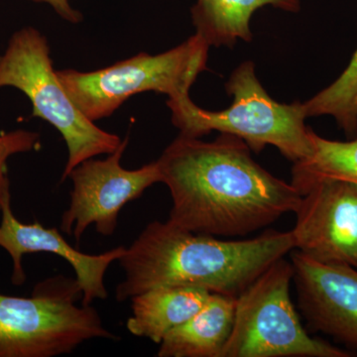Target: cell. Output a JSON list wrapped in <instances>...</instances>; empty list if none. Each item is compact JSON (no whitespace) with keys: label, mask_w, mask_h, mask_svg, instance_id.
I'll return each instance as SVG.
<instances>
[{"label":"cell","mask_w":357,"mask_h":357,"mask_svg":"<svg viewBox=\"0 0 357 357\" xmlns=\"http://www.w3.org/2000/svg\"><path fill=\"white\" fill-rule=\"evenodd\" d=\"M156 161L172 198L169 222L196 234L248 236L295 213L302 198L230 134L211 142L180 134Z\"/></svg>","instance_id":"obj_1"},{"label":"cell","mask_w":357,"mask_h":357,"mask_svg":"<svg viewBox=\"0 0 357 357\" xmlns=\"http://www.w3.org/2000/svg\"><path fill=\"white\" fill-rule=\"evenodd\" d=\"M294 250L292 232L267 229L255 238L222 241L167 220L152 222L119 258V302L168 286L238 297L273 263Z\"/></svg>","instance_id":"obj_2"},{"label":"cell","mask_w":357,"mask_h":357,"mask_svg":"<svg viewBox=\"0 0 357 357\" xmlns=\"http://www.w3.org/2000/svg\"><path fill=\"white\" fill-rule=\"evenodd\" d=\"M225 89L234 96V102L222 112L201 109L190 96L167 100L173 124L181 135L202 138L211 131L230 134L243 139L255 153L268 145L277 148L293 163L312 153V128L305 124L304 105L273 100L256 76L251 61L231 73Z\"/></svg>","instance_id":"obj_3"},{"label":"cell","mask_w":357,"mask_h":357,"mask_svg":"<svg viewBox=\"0 0 357 357\" xmlns=\"http://www.w3.org/2000/svg\"><path fill=\"white\" fill-rule=\"evenodd\" d=\"M83 292L62 275L35 286L31 297L0 294V357L72 354L95 338L117 340L95 307L77 306Z\"/></svg>","instance_id":"obj_4"},{"label":"cell","mask_w":357,"mask_h":357,"mask_svg":"<svg viewBox=\"0 0 357 357\" xmlns=\"http://www.w3.org/2000/svg\"><path fill=\"white\" fill-rule=\"evenodd\" d=\"M3 86L22 91L32 103V116L62 134L69 156L61 182L82 162L114 153L121 145L119 135L98 128L77 109L54 70L46 37L36 28L27 26L14 33L0 56V89Z\"/></svg>","instance_id":"obj_5"},{"label":"cell","mask_w":357,"mask_h":357,"mask_svg":"<svg viewBox=\"0 0 357 357\" xmlns=\"http://www.w3.org/2000/svg\"><path fill=\"white\" fill-rule=\"evenodd\" d=\"M210 45L198 34L171 50L149 55L139 53L115 64L93 70H57L68 95L89 121L109 117L128 98L145 91L180 100L206 70Z\"/></svg>","instance_id":"obj_6"},{"label":"cell","mask_w":357,"mask_h":357,"mask_svg":"<svg viewBox=\"0 0 357 357\" xmlns=\"http://www.w3.org/2000/svg\"><path fill=\"white\" fill-rule=\"evenodd\" d=\"M292 263L285 257L236 298L231 335L220 357H351L340 345L312 337L291 299Z\"/></svg>","instance_id":"obj_7"},{"label":"cell","mask_w":357,"mask_h":357,"mask_svg":"<svg viewBox=\"0 0 357 357\" xmlns=\"http://www.w3.org/2000/svg\"><path fill=\"white\" fill-rule=\"evenodd\" d=\"M128 137L107 158L82 162L70 171L73 182L69 208L63 213L60 229L81 243L84 231L95 225L96 231L112 236L119 223L121 208L140 198L148 188L161 183L157 161L136 170L121 166V158L128 145Z\"/></svg>","instance_id":"obj_8"},{"label":"cell","mask_w":357,"mask_h":357,"mask_svg":"<svg viewBox=\"0 0 357 357\" xmlns=\"http://www.w3.org/2000/svg\"><path fill=\"white\" fill-rule=\"evenodd\" d=\"M294 250L314 261L357 269V185L326 180L302 195Z\"/></svg>","instance_id":"obj_9"},{"label":"cell","mask_w":357,"mask_h":357,"mask_svg":"<svg viewBox=\"0 0 357 357\" xmlns=\"http://www.w3.org/2000/svg\"><path fill=\"white\" fill-rule=\"evenodd\" d=\"M293 251V281L307 325L357 354V269L314 261Z\"/></svg>","instance_id":"obj_10"},{"label":"cell","mask_w":357,"mask_h":357,"mask_svg":"<svg viewBox=\"0 0 357 357\" xmlns=\"http://www.w3.org/2000/svg\"><path fill=\"white\" fill-rule=\"evenodd\" d=\"M0 248L6 249L13 259L11 282L16 286L22 285L26 281L23 255L50 252L64 258L74 268L77 285L83 292L82 305L84 306L91 305L96 300L107 299L105 276L107 268L112 263L119 261L126 251L123 246H119L102 255L81 252L67 243L57 227L46 229L38 222L31 225L20 222L11 208V195L6 197L2 204Z\"/></svg>","instance_id":"obj_11"},{"label":"cell","mask_w":357,"mask_h":357,"mask_svg":"<svg viewBox=\"0 0 357 357\" xmlns=\"http://www.w3.org/2000/svg\"><path fill=\"white\" fill-rule=\"evenodd\" d=\"M211 293L190 286H168L148 290L131 298L132 314L126 326L138 337L161 344L167 333L198 314Z\"/></svg>","instance_id":"obj_12"},{"label":"cell","mask_w":357,"mask_h":357,"mask_svg":"<svg viewBox=\"0 0 357 357\" xmlns=\"http://www.w3.org/2000/svg\"><path fill=\"white\" fill-rule=\"evenodd\" d=\"M236 298L211 294L198 314L167 333L157 356H222L234 328Z\"/></svg>","instance_id":"obj_13"},{"label":"cell","mask_w":357,"mask_h":357,"mask_svg":"<svg viewBox=\"0 0 357 357\" xmlns=\"http://www.w3.org/2000/svg\"><path fill=\"white\" fill-rule=\"evenodd\" d=\"M299 13L302 0H197L192 6V25L210 47L231 48L238 40L251 42L250 20L264 6Z\"/></svg>","instance_id":"obj_14"},{"label":"cell","mask_w":357,"mask_h":357,"mask_svg":"<svg viewBox=\"0 0 357 357\" xmlns=\"http://www.w3.org/2000/svg\"><path fill=\"white\" fill-rule=\"evenodd\" d=\"M311 140L312 153L293 163L291 184L301 195L321 181L357 185V136L349 141L330 140L312 129Z\"/></svg>","instance_id":"obj_15"},{"label":"cell","mask_w":357,"mask_h":357,"mask_svg":"<svg viewBox=\"0 0 357 357\" xmlns=\"http://www.w3.org/2000/svg\"><path fill=\"white\" fill-rule=\"evenodd\" d=\"M357 48L342 74L328 88L303 102L307 117L330 115L349 138L357 136Z\"/></svg>","instance_id":"obj_16"},{"label":"cell","mask_w":357,"mask_h":357,"mask_svg":"<svg viewBox=\"0 0 357 357\" xmlns=\"http://www.w3.org/2000/svg\"><path fill=\"white\" fill-rule=\"evenodd\" d=\"M40 147V134L34 131L17 129L0 134V218L2 204L10 195L7 161L16 154L27 153Z\"/></svg>","instance_id":"obj_17"},{"label":"cell","mask_w":357,"mask_h":357,"mask_svg":"<svg viewBox=\"0 0 357 357\" xmlns=\"http://www.w3.org/2000/svg\"><path fill=\"white\" fill-rule=\"evenodd\" d=\"M31 1L48 4L60 17L73 24H77L84 20L83 14L72 6L70 0H31Z\"/></svg>","instance_id":"obj_18"},{"label":"cell","mask_w":357,"mask_h":357,"mask_svg":"<svg viewBox=\"0 0 357 357\" xmlns=\"http://www.w3.org/2000/svg\"><path fill=\"white\" fill-rule=\"evenodd\" d=\"M354 107H356V109L357 112V95H356V100H354Z\"/></svg>","instance_id":"obj_19"}]
</instances>
